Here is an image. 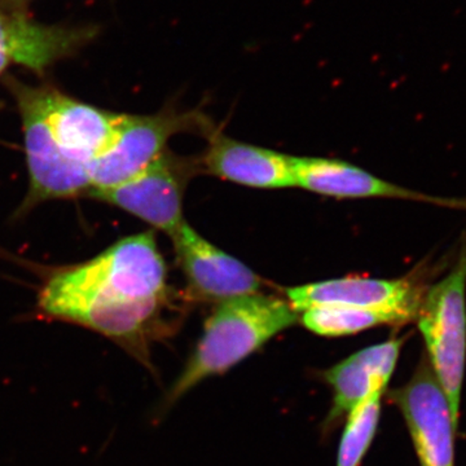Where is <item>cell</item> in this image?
Masks as SVG:
<instances>
[{
  "mask_svg": "<svg viewBox=\"0 0 466 466\" xmlns=\"http://www.w3.org/2000/svg\"><path fill=\"white\" fill-rule=\"evenodd\" d=\"M421 280L416 278L381 280L349 276L289 288L285 294L297 312L312 306H351L388 312L400 319L401 324H407L416 320L428 289Z\"/></svg>",
  "mask_w": 466,
  "mask_h": 466,
  "instance_id": "8",
  "label": "cell"
},
{
  "mask_svg": "<svg viewBox=\"0 0 466 466\" xmlns=\"http://www.w3.org/2000/svg\"><path fill=\"white\" fill-rule=\"evenodd\" d=\"M198 171L200 158L183 157L167 149L131 179L112 188L95 189L88 196L133 214L171 238L186 223L184 193Z\"/></svg>",
  "mask_w": 466,
  "mask_h": 466,
  "instance_id": "5",
  "label": "cell"
},
{
  "mask_svg": "<svg viewBox=\"0 0 466 466\" xmlns=\"http://www.w3.org/2000/svg\"><path fill=\"white\" fill-rule=\"evenodd\" d=\"M299 320L290 303L275 296L254 293L217 303L164 406H171L205 380L238 366Z\"/></svg>",
  "mask_w": 466,
  "mask_h": 466,
  "instance_id": "2",
  "label": "cell"
},
{
  "mask_svg": "<svg viewBox=\"0 0 466 466\" xmlns=\"http://www.w3.org/2000/svg\"><path fill=\"white\" fill-rule=\"evenodd\" d=\"M385 389H376L348 413L337 466H359L375 438Z\"/></svg>",
  "mask_w": 466,
  "mask_h": 466,
  "instance_id": "16",
  "label": "cell"
},
{
  "mask_svg": "<svg viewBox=\"0 0 466 466\" xmlns=\"http://www.w3.org/2000/svg\"><path fill=\"white\" fill-rule=\"evenodd\" d=\"M167 269L153 232L122 238L99 256L55 271L43 285V317L82 325L144 364L150 345L171 330L165 319Z\"/></svg>",
  "mask_w": 466,
  "mask_h": 466,
  "instance_id": "1",
  "label": "cell"
},
{
  "mask_svg": "<svg viewBox=\"0 0 466 466\" xmlns=\"http://www.w3.org/2000/svg\"><path fill=\"white\" fill-rule=\"evenodd\" d=\"M5 84L16 101L25 140L30 191L23 208H30L48 200L88 195L91 191L90 167L64 157L52 139L34 86L11 76L5 79Z\"/></svg>",
  "mask_w": 466,
  "mask_h": 466,
  "instance_id": "6",
  "label": "cell"
},
{
  "mask_svg": "<svg viewBox=\"0 0 466 466\" xmlns=\"http://www.w3.org/2000/svg\"><path fill=\"white\" fill-rule=\"evenodd\" d=\"M95 26L46 25L0 2V66H20L43 75L94 41Z\"/></svg>",
  "mask_w": 466,
  "mask_h": 466,
  "instance_id": "9",
  "label": "cell"
},
{
  "mask_svg": "<svg viewBox=\"0 0 466 466\" xmlns=\"http://www.w3.org/2000/svg\"><path fill=\"white\" fill-rule=\"evenodd\" d=\"M179 265L189 288L198 299L222 300L259 293L262 279L211 242L205 240L188 223L171 236Z\"/></svg>",
  "mask_w": 466,
  "mask_h": 466,
  "instance_id": "11",
  "label": "cell"
},
{
  "mask_svg": "<svg viewBox=\"0 0 466 466\" xmlns=\"http://www.w3.org/2000/svg\"><path fill=\"white\" fill-rule=\"evenodd\" d=\"M300 312L303 325L311 332L325 337L350 336L379 325H403L400 319L388 312L351 306H312Z\"/></svg>",
  "mask_w": 466,
  "mask_h": 466,
  "instance_id": "15",
  "label": "cell"
},
{
  "mask_svg": "<svg viewBox=\"0 0 466 466\" xmlns=\"http://www.w3.org/2000/svg\"><path fill=\"white\" fill-rule=\"evenodd\" d=\"M208 137V148L200 158L201 171L251 188L296 187L290 156L238 142L217 130Z\"/></svg>",
  "mask_w": 466,
  "mask_h": 466,
  "instance_id": "13",
  "label": "cell"
},
{
  "mask_svg": "<svg viewBox=\"0 0 466 466\" xmlns=\"http://www.w3.org/2000/svg\"><path fill=\"white\" fill-rule=\"evenodd\" d=\"M214 130L207 116L198 112L165 108L157 115H119L108 148L91 164V191L131 179L167 150L174 135L186 131L208 135Z\"/></svg>",
  "mask_w": 466,
  "mask_h": 466,
  "instance_id": "4",
  "label": "cell"
},
{
  "mask_svg": "<svg viewBox=\"0 0 466 466\" xmlns=\"http://www.w3.org/2000/svg\"><path fill=\"white\" fill-rule=\"evenodd\" d=\"M403 341V339H390L360 350L325 370V381L329 383L333 391L332 410L328 417L329 421L348 416L352 408L376 389L386 390L397 367Z\"/></svg>",
  "mask_w": 466,
  "mask_h": 466,
  "instance_id": "14",
  "label": "cell"
},
{
  "mask_svg": "<svg viewBox=\"0 0 466 466\" xmlns=\"http://www.w3.org/2000/svg\"><path fill=\"white\" fill-rule=\"evenodd\" d=\"M400 408L421 466H455L458 424L428 359L392 395Z\"/></svg>",
  "mask_w": 466,
  "mask_h": 466,
  "instance_id": "7",
  "label": "cell"
},
{
  "mask_svg": "<svg viewBox=\"0 0 466 466\" xmlns=\"http://www.w3.org/2000/svg\"><path fill=\"white\" fill-rule=\"evenodd\" d=\"M36 100L64 157L90 167L115 137L118 113L96 108L51 85L34 86Z\"/></svg>",
  "mask_w": 466,
  "mask_h": 466,
  "instance_id": "10",
  "label": "cell"
},
{
  "mask_svg": "<svg viewBox=\"0 0 466 466\" xmlns=\"http://www.w3.org/2000/svg\"><path fill=\"white\" fill-rule=\"evenodd\" d=\"M296 187L336 198H400L466 211V198H444L412 191L339 159L293 157Z\"/></svg>",
  "mask_w": 466,
  "mask_h": 466,
  "instance_id": "12",
  "label": "cell"
},
{
  "mask_svg": "<svg viewBox=\"0 0 466 466\" xmlns=\"http://www.w3.org/2000/svg\"><path fill=\"white\" fill-rule=\"evenodd\" d=\"M428 361L459 422L466 364V233L447 275L428 287L416 319Z\"/></svg>",
  "mask_w": 466,
  "mask_h": 466,
  "instance_id": "3",
  "label": "cell"
},
{
  "mask_svg": "<svg viewBox=\"0 0 466 466\" xmlns=\"http://www.w3.org/2000/svg\"><path fill=\"white\" fill-rule=\"evenodd\" d=\"M0 2L5 3L8 7L18 9V11H26L33 0H0Z\"/></svg>",
  "mask_w": 466,
  "mask_h": 466,
  "instance_id": "17",
  "label": "cell"
}]
</instances>
